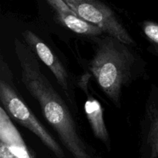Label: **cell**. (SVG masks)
Segmentation results:
<instances>
[{
    "label": "cell",
    "mask_w": 158,
    "mask_h": 158,
    "mask_svg": "<svg viewBox=\"0 0 158 158\" xmlns=\"http://www.w3.org/2000/svg\"><path fill=\"white\" fill-rule=\"evenodd\" d=\"M14 48L19 63L22 83L38 102L45 119L58 134L63 146L73 158H94L67 105L41 70L36 55L18 39L14 40Z\"/></svg>",
    "instance_id": "6da1fadb"
},
{
    "label": "cell",
    "mask_w": 158,
    "mask_h": 158,
    "mask_svg": "<svg viewBox=\"0 0 158 158\" xmlns=\"http://www.w3.org/2000/svg\"><path fill=\"white\" fill-rule=\"evenodd\" d=\"M136 62L129 46L111 35L97 42L89 69L103 93L118 107L122 90L132 79Z\"/></svg>",
    "instance_id": "7a4b0ae2"
},
{
    "label": "cell",
    "mask_w": 158,
    "mask_h": 158,
    "mask_svg": "<svg viewBox=\"0 0 158 158\" xmlns=\"http://www.w3.org/2000/svg\"><path fill=\"white\" fill-rule=\"evenodd\" d=\"M0 101L2 106L19 123L33 133L57 158L64 157V151L52 136L39 121L33 113L19 97L12 84L2 76L0 80Z\"/></svg>",
    "instance_id": "3957f363"
},
{
    "label": "cell",
    "mask_w": 158,
    "mask_h": 158,
    "mask_svg": "<svg viewBox=\"0 0 158 158\" xmlns=\"http://www.w3.org/2000/svg\"><path fill=\"white\" fill-rule=\"evenodd\" d=\"M65 2L78 16L100 28L106 35H111L129 46L136 44L112 9L105 3L97 0H65Z\"/></svg>",
    "instance_id": "277c9868"
},
{
    "label": "cell",
    "mask_w": 158,
    "mask_h": 158,
    "mask_svg": "<svg viewBox=\"0 0 158 158\" xmlns=\"http://www.w3.org/2000/svg\"><path fill=\"white\" fill-rule=\"evenodd\" d=\"M25 43L50 69L71 105H74L67 71L52 49L34 32L26 30L22 33Z\"/></svg>",
    "instance_id": "5b68a950"
},
{
    "label": "cell",
    "mask_w": 158,
    "mask_h": 158,
    "mask_svg": "<svg viewBox=\"0 0 158 158\" xmlns=\"http://www.w3.org/2000/svg\"><path fill=\"white\" fill-rule=\"evenodd\" d=\"M47 3L56 12L57 20L73 32L93 37L98 36L103 33L100 28L78 16L66 4L65 0H49Z\"/></svg>",
    "instance_id": "8992f818"
},
{
    "label": "cell",
    "mask_w": 158,
    "mask_h": 158,
    "mask_svg": "<svg viewBox=\"0 0 158 158\" xmlns=\"http://www.w3.org/2000/svg\"><path fill=\"white\" fill-rule=\"evenodd\" d=\"M0 141L18 158H33L2 106L0 108Z\"/></svg>",
    "instance_id": "52a82bcc"
},
{
    "label": "cell",
    "mask_w": 158,
    "mask_h": 158,
    "mask_svg": "<svg viewBox=\"0 0 158 158\" xmlns=\"http://www.w3.org/2000/svg\"><path fill=\"white\" fill-rule=\"evenodd\" d=\"M85 114L94 136L103 142L107 149H110V140L103 117V110L100 102L94 97H88L84 106Z\"/></svg>",
    "instance_id": "ba28073f"
},
{
    "label": "cell",
    "mask_w": 158,
    "mask_h": 158,
    "mask_svg": "<svg viewBox=\"0 0 158 158\" xmlns=\"http://www.w3.org/2000/svg\"><path fill=\"white\" fill-rule=\"evenodd\" d=\"M148 144L152 157H158V116L150 127L148 134Z\"/></svg>",
    "instance_id": "9c48e42d"
},
{
    "label": "cell",
    "mask_w": 158,
    "mask_h": 158,
    "mask_svg": "<svg viewBox=\"0 0 158 158\" xmlns=\"http://www.w3.org/2000/svg\"><path fill=\"white\" fill-rule=\"evenodd\" d=\"M143 32L150 42L158 46V23L145 22L143 24Z\"/></svg>",
    "instance_id": "30bf717a"
},
{
    "label": "cell",
    "mask_w": 158,
    "mask_h": 158,
    "mask_svg": "<svg viewBox=\"0 0 158 158\" xmlns=\"http://www.w3.org/2000/svg\"><path fill=\"white\" fill-rule=\"evenodd\" d=\"M0 158H18L14 155L3 142L0 141Z\"/></svg>",
    "instance_id": "8fae6325"
}]
</instances>
